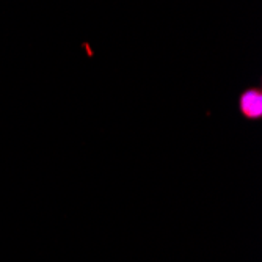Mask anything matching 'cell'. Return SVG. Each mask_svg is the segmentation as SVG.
Returning <instances> with one entry per match:
<instances>
[{"label": "cell", "instance_id": "1", "mask_svg": "<svg viewBox=\"0 0 262 262\" xmlns=\"http://www.w3.org/2000/svg\"><path fill=\"white\" fill-rule=\"evenodd\" d=\"M239 113L247 121L262 120V90L259 86H251L239 94Z\"/></svg>", "mask_w": 262, "mask_h": 262}]
</instances>
